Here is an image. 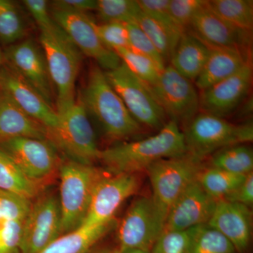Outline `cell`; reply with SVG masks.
Listing matches in <instances>:
<instances>
[{"instance_id":"18","label":"cell","mask_w":253,"mask_h":253,"mask_svg":"<svg viewBox=\"0 0 253 253\" xmlns=\"http://www.w3.org/2000/svg\"><path fill=\"white\" fill-rule=\"evenodd\" d=\"M3 91L20 109L47 129L57 126L59 116L38 91L4 63L0 70Z\"/></svg>"},{"instance_id":"2","label":"cell","mask_w":253,"mask_h":253,"mask_svg":"<svg viewBox=\"0 0 253 253\" xmlns=\"http://www.w3.org/2000/svg\"><path fill=\"white\" fill-rule=\"evenodd\" d=\"M78 96L108 139L123 140L142 132L143 126L131 116L98 65L89 69L85 85Z\"/></svg>"},{"instance_id":"30","label":"cell","mask_w":253,"mask_h":253,"mask_svg":"<svg viewBox=\"0 0 253 253\" xmlns=\"http://www.w3.org/2000/svg\"><path fill=\"white\" fill-rule=\"evenodd\" d=\"M187 253H238L225 236L208 224H204L194 228Z\"/></svg>"},{"instance_id":"22","label":"cell","mask_w":253,"mask_h":253,"mask_svg":"<svg viewBox=\"0 0 253 253\" xmlns=\"http://www.w3.org/2000/svg\"><path fill=\"white\" fill-rule=\"evenodd\" d=\"M211 48L209 57L195 81V86L201 91L235 74L250 61L241 49L214 46Z\"/></svg>"},{"instance_id":"9","label":"cell","mask_w":253,"mask_h":253,"mask_svg":"<svg viewBox=\"0 0 253 253\" xmlns=\"http://www.w3.org/2000/svg\"><path fill=\"white\" fill-rule=\"evenodd\" d=\"M166 117L178 126H187L199 113V94L192 81L170 65L166 66L154 84H147Z\"/></svg>"},{"instance_id":"24","label":"cell","mask_w":253,"mask_h":253,"mask_svg":"<svg viewBox=\"0 0 253 253\" xmlns=\"http://www.w3.org/2000/svg\"><path fill=\"white\" fill-rule=\"evenodd\" d=\"M115 221L105 225L86 227L59 236L41 253H86L112 230Z\"/></svg>"},{"instance_id":"4","label":"cell","mask_w":253,"mask_h":253,"mask_svg":"<svg viewBox=\"0 0 253 253\" xmlns=\"http://www.w3.org/2000/svg\"><path fill=\"white\" fill-rule=\"evenodd\" d=\"M100 172L93 165L68 158L61 161L59 171L61 235L83 225L95 186L103 176Z\"/></svg>"},{"instance_id":"29","label":"cell","mask_w":253,"mask_h":253,"mask_svg":"<svg viewBox=\"0 0 253 253\" xmlns=\"http://www.w3.org/2000/svg\"><path fill=\"white\" fill-rule=\"evenodd\" d=\"M28 31L17 4L0 0V46L2 49L26 39Z\"/></svg>"},{"instance_id":"31","label":"cell","mask_w":253,"mask_h":253,"mask_svg":"<svg viewBox=\"0 0 253 253\" xmlns=\"http://www.w3.org/2000/svg\"><path fill=\"white\" fill-rule=\"evenodd\" d=\"M96 11L101 23L135 22L141 11L137 0H98Z\"/></svg>"},{"instance_id":"16","label":"cell","mask_w":253,"mask_h":253,"mask_svg":"<svg viewBox=\"0 0 253 253\" xmlns=\"http://www.w3.org/2000/svg\"><path fill=\"white\" fill-rule=\"evenodd\" d=\"M252 79V65L249 61L235 74L201 91L199 112L225 118L245 99Z\"/></svg>"},{"instance_id":"25","label":"cell","mask_w":253,"mask_h":253,"mask_svg":"<svg viewBox=\"0 0 253 253\" xmlns=\"http://www.w3.org/2000/svg\"><path fill=\"white\" fill-rule=\"evenodd\" d=\"M0 189L33 201L46 188L30 179L14 161L0 149Z\"/></svg>"},{"instance_id":"42","label":"cell","mask_w":253,"mask_h":253,"mask_svg":"<svg viewBox=\"0 0 253 253\" xmlns=\"http://www.w3.org/2000/svg\"><path fill=\"white\" fill-rule=\"evenodd\" d=\"M229 202L244 205L250 208L253 204V172L246 175L244 181L225 199Z\"/></svg>"},{"instance_id":"28","label":"cell","mask_w":253,"mask_h":253,"mask_svg":"<svg viewBox=\"0 0 253 253\" xmlns=\"http://www.w3.org/2000/svg\"><path fill=\"white\" fill-rule=\"evenodd\" d=\"M210 166L241 175L253 172V151L246 144L228 146L210 156Z\"/></svg>"},{"instance_id":"12","label":"cell","mask_w":253,"mask_h":253,"mask_svg":"<svg viewBox=\"0 0 253 253\" xmlns=\"http://www.w3.org/2000/svg\"><path fill=\"white\" fill-rule=\"evenodd\" d=\"M163 231L151 196L134 199L120 224L117 251L139 249L150 252Z\"/></svg>"},{"instance_id":"23","label":"cell","mask_w":253,"mask_h":253,"mask_svg":"<svg viewBox=\"0 0 253 253\" xmlns=\"http://www.w3.org/2000/svg\"><path fill=\"white\" fill-rule=\"evenodd\" d=\"M211 50V46L194 33L186 31L173 51L170 66L183 77L195 81L202 71Z\"/></svg>"},{"instance_id":"19","label":"cell","mask_w":253,"mask_h":253,"mask_svg":"<svg viewBox=\"0 0 253 253\" xmlns=\"http://www.w3.org/2000/svg\"><path fill=\"white\" fill-rule=\"evenodd\" d=\"M252 219L251 208L220 200L207 224L225 236L238 253H251Z\"/></svg>"},{"instance_id":"38","label":"cell","mask_w":253,"mask_h":253,"mask_svg":"<svg viewBox=\"0 0 253 253\" xmlns=\"http://www.w3.org/2000/svg\"><path fill=\"white\" fill-rule=\"evenodd\" d=\"M95 29L98 36L106 47L115 51L129 48V36L126 23L111 22L97 24Z\"/></svg>"},{"instance_id":"20","label":"cell","mask_w":253,"mask_h":253,"mask_svg":"<svg viewBox=\"0 0 253 253\" xmlns=\"http://www.w3.org/2000/svg\"><path fill=\"white\" fill-rule=\"evenodd\" d=\"M191 28L200 39L214 47L234 48L244 51L250 42L251 33H244L228 24L213 12L206 4L197 11Z\"/></svg>"},{"instance_id":"39","label":"cell","mask_w":253,"mask_h":253,"mask_svg":"<svg viewBox=\"0 0 253 253\" xmlns=\"http://www.w3.org/2000/svg\"><path fill=\"white\" fill-rule=\"evenodd\" d=\"M23 221H5L0 223V253H21V234Z\"/></svg>"},{"instance_id":"44","label":"cell","mask_w":253,"mask_h":253,"mask_svg":"<svg viewBox=\"0 0 253 253\" xmlns=\"http://www.w3.org/2000/svg\"><path fill=\"white\" fill-rule=\"evenodd\" d=\"M86 253H117V248L116 246H110L107 245L102 246L98 244Z\"/></svg>"},{"instance_id":"32","label":"cell","mask_w":253,"mask_h":253,"mask_svg":"<svg viewBox=\"0 0 253 253\" xmlns=\"http://www.w3.org/2000/svg\"><path fill=\"white\" fill-rule=\"evenodd\" d=\"M137 3L141 12L156 20L166 30L175 48L186 29L178 24L169 14V0H137Z\"/></svg>"},{"instance_id":"10","label":"cell","mask_w":253,"mask_h":253,"mask_svg":"<svg viewBox=\"0 0 253 253\" xmlns=\"http://www.w3.org/2000/svg\"><path fill=\"white\" fill-rule=\"evenodd\" d=\"M18 167L34 182L46 187L59 176L60 158L57 149L49 141L18 137L0 144Z\"/></svg>"},{"instance_id":"40","label":"cell","mask_w":253,"mask_h":253,"mask_svg":"<svg viewBox=\"0 0 253 253\" xmlns=\"http://www.w3.org/2000/svg\"><path fill=\"white\" fill-rule=\"evenodd\" d=\"M23 4L33 16L41 32L52 33L61 29V26L54 21L48 2L45 0H25Z\"/></svg>"},{"instance_id":"13","label":"cell","mask_w":253,"mask_h":253,"mask_svg":"<svg viewBox=\"0 0 253 253\" xmlns=\"http://www.w3.org/2000/svg\"><path fill=\"white\" fill-rule=\"evenodd\" d=\"M140 186L137 174L101 176L95 186L89 210L82 226L93 227L115 221L114 215L118 208L135 194Z\"/></svg>"},{"instance_id":"37","label":"cell","mask_w":253,"mask_h":253,"mask_svg":"<svg viewBox=\"0 0 253 253\" xmlns=\"http://www.w3.org/2000/svg\"><path fill=\"white\" fill-rule=\"evenodd\" d=\"M194 228L185 231H163L150 253H187Z\"/></svg>"},{"instance_id":"6","label":"cell","mask_w":253,"mask_h":253,"mask_svg":"<svg viewBox=\"0 0 253 253\" xmlns=\"http://www.w3.org/2000/svg\"><path fill=\"white\" fill-rule=\"evenodd\" d=\"M202 168V163L186 154L161 160L146 169L152 187L151 197L163 229L168 212L174 201L196 180Z\"/></svg>"},{"instance_id":"43","label":"cell","mask_w":253,"mask_h":253,"mask_svg":"<svg viewBox=\"0 0 253 253\" xmlns=\"http://www.w3.org/2000/svg\"><path fill=\"white\" fill-rule=\"evenodd\" d=\"M52 9L64 10L73 12L84 13L96 11L97 1L96 0H56L51 3Z\"/></svg>"},{"instance_id":"47","label":"cell","mask_w":253,"mask_h":253,"mask_svg":"<svg viewBox=\"0 0 253 253\" xmlns=\"http://www.w3.org/2000/svg\"><path fill=\"white\" fill-rule=\"evenodd\" d=\"M3 95V89L2 87H1V83H0V100H1V97H2Z\"/></svg>"},{"instance_id":"46","label":"cell","mask_w":253,"mask_h":253,"mask_svg":"<svg viewBox=\"0 0 253 253\" xmlns=\"http://www.w3.org/2000/svg\"><path fill=\"white\" fill-rule=\"evenodd\" d=\"M4 54H3V49L0 46V70L2 68V66H4Z\"/></svg>"},{"instance_id":"33","label":"cell","mask_w":253,"mask_h":253,"mask_svg":"<svg viewBox=\"0 0 253 253\" xmlns=\"http://www.w3.org/2000/svg\"><path fill=\"white\" fill-rule=\"evenodd\" d=\"M115 52L134 76L149 85L157 81L162 71L152 59L129 48L117 49Z\"/></svg>"},{"instance_id":"11","label":"cell","mask_w":253,"mask_h":253,"mask_svg":"<svg viewBox=\"0 0 253 253\" xmlns=\"http://www.w3.org/2000/svg\"><path fill=\"white\" fill-rule=\"evenodd\" d=\"M61 236L59 200L52 194L40 195L32 201L23 222L21 253H41Z\"/></svg>"},{"instance_id":"8","label":"cell","mask_w":253,"mask_h":253,"mask_svg":"<svg viewBox=\"0 0 253 253\" xmlns=\"http://www.w3.org/2000/svg\"><path fill=\"white\" fill-rule=\"evenodd\" d=\"M105 74L136 122L156 131L166 126L167 117L147 84L134 76L122 61L118 67L105 71Z\"/></svg>"},{"instance_id":"36","label":"cell","mask_w":253,"mask_h":253,"mask_svg":"<svg viewBox=\"0 0 253 253\" xmlns=\"http://www.w3.org/2000/svg\"><path fill=\"white\" fill-rule=\"evenodd\" d=\"M126 25L129 36V49L152 59L163 71L166 66V62L144 31L136 22L127 23Z\"/></svg>"},{"instance_id":"1","label":"cell","mask_w":253,"mask_h":253,"mask_svg":"<svg viewBox=\"0 0 253 253\" xmlns=\"http://www.w3.org/2000/svg\"><path fill=\"white\" fill-rule=\"evenodd\" d=\"M186 154L184 133L169 121L154 135L101 150L99 161L111 174H137L161 160Z\"/></svg>"},{"instance_id":"26","label":"cell","mask_w":253,"mask_h":253,"mask_svg":"<svg viewBox=\"0 0 253 253\" xmlns=\"http://www.w3.org/2000/svg\"><path fill=\"white\" fill-rule=\"evenodd\" d=\"M208 6L228 24L244 33L253 28V0H211Z\"/></svg>"},{"instance_id":"34","label":"cell","mask_w":253,"mask_h":253,"mask_svg":"<svg viewBox=\"0 0 253 253\" xmlns=\"http://www.w3.org/2000/svg\"><path fill=\"white\" fill-rule=\"evenodd\" d=\"M135 22L154 44L165 62L170 59L174 46L166 30L156 20L141 11L136 18Z\"/></svg>"},{"instance_id":"41","label":"cell","mask_w":253,"mask_h":253,"mask_svg":"<svg viewBox=\"0 0 253 253\" xmlns=\"http://www.w3.org/2000/svg\"><path fill=\"white\" fill-rule=\"evenodd\" d=\"M205 0H169V11L173 19L186 28L201 8L206 4Z\"/></svg>"},{"instance_id":"15","label":"cell","mask_w":253,"mask_h":253,"mask_svg":"<svg viewBox=\"0 0 253 253\" xmlns=\"http://www.w3.org/2000/svg\"><path fill=\"white\" fill-rule=\"evenodd\" d=\"M2 49L4 63L12 68L54 107V89L45 56L41 46L33 40L26 38Z\"/></svg>"},{"instance_id":"21","label":"cell","mask_w":253,"mask_h":253,"mask_svg":"<svg viewBox=\"0 0 253 253\" xmlns=\"http://www.w3.org/2000/svg\"><path fill=\"white\" fill-rule=\"evenodd\" d=\"M18 137L48 140L47 128L23 112L3 91L0 100V144Z\"/></svg>"},{"instance_id":"5","label":"cell","mask_w":253,"mask_h":253,"mask_svg":"<svg viewBox=\"0 0 253 253\" xmlns=\"http://www.w3.org/2000/svg\"><path fill=\"white\" fill-rule=\"evenodd\" d=\"M186 154L202 163L219 150L252 142L251 124L236 125L225 118L199 112L183 131Z\"/></svg>"},{"instance_id":"17","label":"cell","mask_w":253,"mask_h":253,"mask_svg":"<svg viewBox=\"0 0 253 253\" xmlns=\"http://www.w3.org/2000/svg\"><path fill=\"white\" fill-rule=\"evenodd\" d=\"M216 202L196 179L174 201L168 212L163 231L189 230L207 224Z\"/></svg>"},{"instance_id":"45","label":"cell","mask_w":253,"mask_h":253,"mask_svg":"<svg viewBox=\"0 0 253 253\" xmlns=\"http://www.w3.org/2000/svg\"><path fill=\"white\" fill-rule=\"evenodd\" d=\"M117 253H150V252L139 249H126L121 251H117Z\"/></svg>"},{"instance_id":"14","label":"cell","mask_w":253,"mask_h":253,"mask_svg":"<svg viewBox=\"0 0 253 253\" xmlns=\"http://www.w3.org/2000/svg\"><path fill=\"white\" fill-rule=\"evenodd\" d=\"M50 12L82 54L94 59L101 69L112 71L121 65L117 54L100 40L95 22L87 14L52 9Z\"/></svg>"},{"instance_id":"7","label":"cell","mask_w":253,"mask_h":253,"mask_svg":"<svg viewBox=\"0 0 253 253\" xmlns=\"http://www.w3.org/2000/svg\"><path fill=\"white\" fill-rule=\"evenodd\" d=\"M57 126L47 129V139L68 159L86 165L99 161L100 150L89 115L77 96L76 103L59 115Z\"/></svg>"},{"instance_id":"27","label":"cell","mask_w":253,"mask_h":253,"mask_svg":"<svg viewBox=\"0 0 253 253\" xmlns=\"http://www.w3.org/2000/svg\"><path fill=\"white\" fill-rule=\"evenodd\" d=\"M246 176L210 166L201 168L196 179L208 195L218 201L225 199L232 193Z\"/></svg>"},{"instance_id":"3","label":"cell","mask_w":253,"mask_h":253,"mask_svg":"<svg viewBox=\"0 0 253 253\" xmlns=\"http://www.w3.org/2000/svg\"><path fill=\"white\" fill-rule=\"evenodd\" d=\"M40 44L56 93L55 109L63 114L76 103V83L83 54L62 28L52 33L41 32Z\"/></svg>"},{"instance_id":"35","label":"cell","mask_w":253,"mask_h":253,"mask_svg":"<svg viewBox=\"0 0 253 253\" xmlns=\"http://www.w3.org/2000/svg\"><path fill=\"white\" fill-rule=\"evenodd\" d=\"M32 201L0 189V223L24 221L31 209Z\"/></svg>"}]
</instances>
